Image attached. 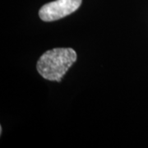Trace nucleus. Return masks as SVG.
I'll return each mask as SVG.
<instances>
[{"mask_svg": "<svg viewBox=\"0 0 148 148\" xmlns=\"http://www.w3.org/2000/svg\"><path fill=\"white\" fill-rule=\"evenodd\" d=\"M77 61V53L72 48H55L43 53L36 69L45 79L60 82L71 66Z\"/></svg>", "mask_w": 148, "mask_h": 148, "instance_id": "nucleus-1", "label": "nucleus"}, {"mask_svg": "<svg viewBox=\"0 0 148 148\" xmlns=\"http://www.w3.org/2000/svg\"><path fill=\"white\" fill-rule=\"evenodd\" d=\"M82 0H55L41 7L39 16L44 21H53L69 16L79 8Z\"/></svg>", "mask_w": 148, "mask_h": 148, "instance_id": "nucleus-2", "label": "nucleus"}]
</instances>
